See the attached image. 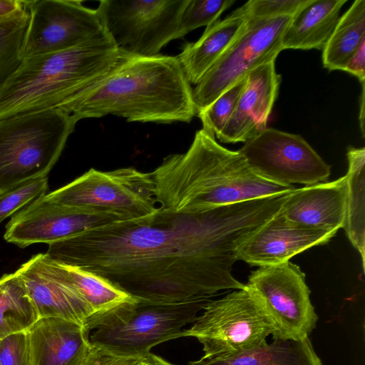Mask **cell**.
Masks as SVG:
<instances>
[{
  "mask_svg": "<svg viewBox=\"0 0 365 365\" xmlns=\"http://www.w3.org/2000/svg\"><path fill=\"white\" fill-rule=\"evenodd\" d=\"M288 193L193 214L158 210L48 245L52 260L99 275L130 296L159 303L211 298L245 284L232 274L240 245L274 216Z\"/></svg>",
  "mask_w": 365,
  "mask_h": 365,
  "instance_id": "1",
  "label": "cell"
},
{
  "mask_svg": "<svg viewBox=\"0 0 365 365\" xmlns=\"http://www.w3.org/2000/svg\"><path fill=\"white\" fill-rule=\"evenodd\" d=\"M58 108L78 121L113 115L128 122L190 123L197 115L192 88L176 56L123 51L108 74Z\"/></svg>",
  "mask_w": 365,
  "mask_h": 365,
  "instance_id": "2",
  "label": "cell"
},
{
  "mask_svg": "<svg viewBox=\"0 0 365 365\" xmlns=\"http://www.w3.org/2000/svg\"><path fill=\"white\" fill-rule=\"evenodd\" d=\"M150 173L158 207L178 214L197 213L296 188L259 177L238 150L222 146L202 128L185 153L166 156Z\"/></svg>",
  "mask_w": 365,
  "mask_h": 365,
  "instance_id": "3",
  "label": "cell"
},
{
  "mask_svg": "<svg viewBox=\"0 0 365 365\" xmlns=\"http://www.w3.org/2000/svg\"><path fill=\"white\" fill-rule=\"evenodd\" d=\"M120 56L108 34L66 50L24 58L0 91V119L58 108L108 74Z\"/></svg>",
  "mask_w": 365,
  "mask_h": 365,
  "instance_id": "4",
  "label": "cell"
},
{
  "mask_svg": "<svg viewBox=\"0 0 365 365\" xmlns=\"http://www.w3.org/2000/svg\"><path fill=\"white\" fill-rule=\"evenodd\" d=\"M210 298L159 303L130 297L89 316L83 327L91 344L115 354L145 359L157 344L181 337Z\"/></svg>",
  "mask_w": 365,
  "mask_h": 365,
  "instance_id": "5",
  "label": "cell"
},
{
  "mask_svg": "<svg viewBox=\"0 0 365 365\" xmlns=\"http://www.w3.org/2000/svg\"><path fill=\"white\" fill-rule=\"evenodd\" d=\"M77 122L59 108L0 119V195L47 177Z\"/></svg>",
  "mask_w": 365,
  "mask_h": 365,
  "instance_id": "6",
  "label": "cell"
},
{
  "mask_svg": "<svg viewBox=\"0 0 365 365\" xmlns=\"http://www.w3.org/2000/svg\"><path fill=\"white\" fill-rule=\"evenodd\" d=\"M202 310L181 337L196 338L203 346L204 357L236 355L264 343L272 334L264 312L245 287L210 299Z\"/></svg>",
  "mask_w": 365,
  "mask_h": 365,
  "instance_id": "7",
  "label": "cell"
},
{
  "mask_svg": "<svg viewBox=\"0 0 365 365\" xmlns=\"http://www.w3.org/2000/svg\"><path fill=\"white\" fill-rule=\"evenodd\" d=\"M43 197L73 209L116 211L130 220L149 216L158 210L150 173L134 168L106 172L91 168Z\"/></svg>",
  "mask_w": 365,
  "mask_h": 365,
  "instance_id": "8",
  "label": "cell"
},
{
  "mask_svg": "<svg viewBox=\"0 0 365 365\" xmlns=\"http://www.w3.org/2000/svg\"><path fill=\"white\" fill-rule=\"evenodd\" d=\"M245 287L271 325L273 339H302L315 328L318 317L305 274L297 264L287 261L259 267Z\"/></svg>",
  "mask_w": 365,
  "mask_h": 365,
  "instance_id": "9",
  "label": "cell"
},
{
  "mask_svg": "<svg viewBox=\"0 0 365 365\" xmlns=\"http://www.w3.org/2000/svg\"><path fill=\"white\" fill-rule=\"evenodd\" d=\"M189 0H103L97 11L120 51L152 56L175 40Z\"/></svg>",
  "mask_w": 365,
  "mask_h": 365,
  "instance_id": "10",
  "label": "cell"
},
{
  "mask_svg": "<svg viewBox=\"0 0 365 365\" xmlns=\"http://www.w3.org/2000/svg\"><path fill=\"white\" fill-rule=\"evenodd\" d=\"M291 17L247 19L237 38L192 88L197 114L251 71L276 60Z\"/></svg>",
  "mask_w": 365,
  "mask_h": 365,
  "instance_id": "11",
  "label": "cell"
},
{
  "mask_svg": "<svg viewBox=\"0 0 365 365\" xmlns=\"http://www.w3.org/2000/svg\"><path fill=\"white\" fill-rule=\"evenodd\" d=\"M259 177L285 186L326 182L331 167L300 135L272 128L247 140L238 150Z\"/></svg>",
  "mask_w": 365,
  "mask_h": 365,
  "instance_id": "12",
  "label": "cell"
},
{
  "mask_svg": "<svg viewBox=\"0 0 365 365\" xmlns=\"http://www.w3.org/2000/svg\"><path fill=\"white\" fill-rule=\"evenodd\" d=\"M23 58L66 50L108 34L97 9L78 0H27Z\"/></svg>",
  "mask_w": 365,
  "mask_h": 365,
  "instance_id": "13",
  "label": "cell"
},
{
  "mask_svg": "<svg viewBox=\"0 0 365 365\" xmlns=\"http://www.w3.org/2000/svg\"><path fill=\"white\" fill-rule=\"evenodd\" d=\"M126 220L130 219L116 211L73 209L48 202L41 196L12 216L4 237L21 248L35 243L51 245L93 228Z\"/></svg>",
  "mask_w": 365,
  "mask_h": 365,
  "instance_id": "14",
  "label": "cell"
},
{
  "mask_svg": "<svg viewBox=\"0 0 365 365\" xmlns=\"http://www.w3.org/2000/svg\"><path fill=\"white\" fill-rule=\"evenodd\" d=\"M39 318L57 317L84 325L93 312L78 293L61 263L34 255L16 271Z\"/></svg>",
  "mask_w": 365,
  "mask_h": 365,
  "instance_id": "15",
  "label": "cell"
},
{
  "mask_svg": "<svg viewBox=\"0 0 365 365\" xmlns=\"http://www.w3.org/2000/svg\"><path fill=\"white\" fill-rule=\"evenodd\" d=\"M336 233L293 222L280 210L240 245L238 260L258 267L281 264L305 250L327 243Z\"/></svg>",
  "mask_w": 365,
  "mask_h": 365,
  "instance_id": "16",
  "label": "cell"
},
{
  "mask_svg": "<svg viewBox=\"0 0 365 365\" xmlns=\"http://www.w3.org/2000/svg\"><path fill=\"white\" fill-rule=\"evenodd\" d=\"M246 77V86L231 118L216 136L222 143H245L267 128L281 82L275 61L257 66Z\"/></svg>",
  "mask_w": 365,
  "mask_h": 365,
  "instance_id": "17",
  "label": "cell"
},
{
  "mask_svg": "<svg viewBox=\"0 0 365 365\" xmlns=\"http://www.w3.org/2000/svg\"><path fill=\"white\" fill-rule=\"evenodd\" d=\"M346 178L295 188L283 203L284 217L300 225L336 232L345 222Z\"/></svg>",
  "mask_w": 365,
  "mask_h": 365,
  "instance_id": "18",
  "label": "cell"
},
{
  "mask_svg": "<svg viewBox=\"0 0 365 365\" xmlns=\"http://www.w3.org/2000/svg\"><path fill=\"white\" fill-rule=\"evenodd\" d=\"M27 333L31 365H81L91 347L83 325L61 318H38Z\"/></svg>",
  "mask_w": 365,
  "mask_h": 365,
  "instance_id": "19",
  "label": "cell"
},
{
  "mask_svg": "<svg viewBox=\"0 0 365 365\" xmlns=\"http://www.w3.org/2000/svg\"><path fill=\"white\" fill-rule=\"evenodd\" d=\"M346 0H308L294 15L282 35V49L322 51Z\"/></svg>",
  "mask_w": 365,
  "mask_h": 365,
  "instance_id": "20",
  "label": "cell"
},
{
  "mask_svg": "<svg viewBox=\"0 0 365 365\" xmlns=\"http://www.w3.org/2000/svg\"><path fill=\"white\" fill-rule=\"evenodd\" d=\"M247 18L235 10L207 27L196 41L184 45L176 57L188 81L196 85L242 31Z\"/></svg>",
  "mask_w": 365,
  "mask_h": 365,
  "instance_id": "21",
  "label": "cell"
},
{
  "mask_svg": "<svg viewBox=\"0 0 365 365\" xmlns=\"http://www.w3.org/2000/svg\"><path fill=\"white\" fill-rule=\"evenodd\" d=\"M189 365H323L308 337L299 340L273 339L236 355L204 357Z\"/></svg>",
  "mask_w": 365,
  "mask_h": 365,
  "instance_id": "22",
  "label": "cell"
},
{
  "mask_svg": "<svg viewBox=\"0 0 365 365\" xmlns=\"http://www.w3.org/2000/svg\"><path fill=\"white\" fill-rule=\"evenodd\" d=\"M346 215L344 229L365 265V148L347 149Z\"/></svg>",
  "mask_w": 365,
  "mask_h": 365,
  "instance_id": "23",
  "label": "cell"
},
{
  "mask_svg": "<svg viewBox=\"0 0 365 365\" xmlns=\"http://www.w3.org/2000/svg\"><path fill=\"white\" fill-rule=\"evenodd\" d=\"M365 39V1L356 0L339 18L324 48L322 63L329 71L344 67L361 42Z\"/></svg>",
  "mask_w": 365,
  "mask_h": 365,
  "instance_id": "24",
  "label": "cell"
},
{
  "mask_svg": "<svg viewBox=\"0 0 365 365\" xmlns=\"http://www.w3.org/2000/svg\"><path fill=\"white\" fill-rule=\"evenodd\" d=\"M38 318L19 274H4L0 278V339L27 331Z\"/></svg>",
  "mask_w": 365,
  "mask_h": 365,
  "instance_id": "25",
  "label": "cell"
},
{
  "mask_svg": "<svg viewBox=\"0 0 365 365\" xmlns=\"http://www.w3.org/2000/svg\"><path fill=\"white\" fill-rule=\"evenodd\" d=\"M61 264L76 291L93 313L108 309L131 297L92 272L76 266Z\"/></svg>",
  "mask_w": 365,
  "mask_h": 365,
  "instance_id": "26",
  "label": "cell"
},
{
  "mask_svg": "<svg viewBox=\"0 0 365 365\" xmlns=\"http://www.w3.org/2000/svg\"><path fill=\"white\" fill-rule=\"evenodd\" d=\"M29 22L24 10L0 22V91L23 61L22 50Z\"/></svg>",
  "mask_w": 365,
  "mask_h": 365,
  "instance_id": "27",
  "label": "cell"
},
{
  "mask_svg": "<svg viewBox=\"0 0 365 365\" xmlns=\"http://www.w3.org/2000/svg\"><path fill=\"white\" fill-rule=\"evenodd\" d=\"M235 2V0H189L180 16L175 40L202 26H211Z\"/></svg>",
  "mask_w": 365,
  "mask_h": 365,
  "instance_id": "28",
  "label": "cell"
},
{
  "mask_svg": "<svg viewBox=\"0 0 365 365\" xmlns=\"http://www.w3.org/2000/svg\"><path fill=\"white\" fill-rule=\"evenodd\" d=\"M246 76L227 89L207 108L197 113V115L202 123V129L215 136L221 133L231 118L246 86Z\"/></svg>",
  "mask_w": 365,
  "mask_h": 365,
  "instance_id": "29",
  "label": "cell"
},
{
  "mask_svg": "<svg viewBox=\"0 0 365 365\" xmlns=\"http://www.w3.org/2000/svg\"><path fill=\"white\" fill-rule=\"evenodd\" d=\"M48 177L29 181L0 195V223L18 210L46 194Z\"/></svg>",
  "mask_w": 365,
  "mask_h": 365,
  "instance_id": "30",
  "label": "cell"
},
{
  "mask_svg": "<svg viewBox=\"0 0 365 365\" xmlns=\"http://www.w3.org/2000/svg\"><path fill=\"white\" fill-rule=\"evenodd\" d=\"M308 0H250L236 10L247 19L292 16Z\"/></svg>",
  "mask_w": 365,
  "mask_h": 365,
  "instance_id": "31",
  "label": "cell"
},
{
  "mask_svg": "<svg viewBox=\"0 0 365 365\" xmlns=\"http://www.w3.org/2000/svg\"><path fill=\"white\" fill-rule=\"evenodd\" d=\"M0 365H31L27 331L0 339Z\"/></svg>",
  "mask_w": 365,
  "mask_h": 365,
  "instance_id": "32",
  "label": "cell"
},
{
  "mask_svg": "<svg viewBox=\"0 0 365 365\" xmlns=\"http://www.w3.org/2000/svg\"><path fill=\"white\" fill-rule=\"evenodd\" d=\"M81 365H145V359L113 354L91 344Z\"/></svg>",
  "mask_w": 365,
  "mask_h": 365,
  "instance_id": "33",
  "label": "cell"
},
{
  "mask_svg": "<svg viewBox=\"0 0 365 365\" xmlns=\"http://www.w3.org/2000/svg\"><path fill=\"white\" fill-rule=\"evenodd\" d=\"M344 71L356 76L361 84L365 83V39L348 60Z\"/></svg>",
  "mask_w": 365,
  "mask_h": 365,
  "instance_id": "34",
  "label": "cell"
},
{
  "mask_svg": "<svg viewBox=\"0 0 365 365\" xmlns=\"http://www.w3.org/2000/svg\"><path fill=\"white\" fill-rule=\"evenodd\" d=\"M26 0H0V22L22 11Z\"/></svg>",
  "mask_w": 365,
  "mask_h": 365,
  "instance_id": "35",
  "label": "cell"
},
{
  "mask_svg": "<svg viewBox=\"0 0 365 365\" xmlns=\"http://www.w3.org/2000/svg\"><path fill=\"white\" fill-rule=\"evenodd\" d=\"M145 365H175L152 353L145 358Z\"/></svg>",
  "mask_w": 365,
  "mask_h": 365,
  "instance_id": "36",
  "label": "cell"
},
{
  "mask_svg": "<svg viewBox=\"0 0 365 365\" xmlns=\"http://www.w3.org/2000/svg\"><path fill=\"white\" fill-rule=\"evenodd\" d=\"M360 106H359V121L361 125V133L364 135V83L361 84V94L360 97Z\"/></svg>",
  "mask_w": 365,
  "mask_h": 365,
  "instance_id": "37",
  "label": "cell"
}]
</instances>
